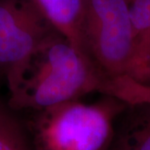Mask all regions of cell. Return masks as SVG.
Segmentation results:
<instances>
[{"label":"cell","instance_id":"cell-1","mask_svg":"<svg viewBox=\"0 0 150 150\" xmlns=\"http://www.w3.org/2000/svg\"><path fill=\"white\" fill-rule=\"evenodd\" d=\"M8 104L18 112L46 108L101 91L106 79L91 59L59 32L5 77Z\"/></svg>","mask_w":150,"mask_h":150},{"label":"cell","instance_id":"cell-2","mask_svg":"<svg viewBox=\"0 0 150 150\" xmlns=\"http://www.w3.org/2000/svg\"><path fill=\"white\" fill-rule=\"evenodd\" d=\"M127 105L103 94L96 102L70 100L31 112L25 124L33 150H108Z\"/></svg>","mask_w":150,"mask_h":150},{"label":"cell","instance_id":"cell-3","mask_svg":"<svg viewBox=\"0 0 150 150\" xmlns=\"http://www.w3.org/2000/svg\"><path fill=\"white\" fill-rule=\"evenodd\" d=\"M79 40L106 79L127 74L134 53L129 0H84Z\"/></svg>","mask_w":150,"mask_h":150},{"label":"cell","instance_id":"cell-4","mask_svg":"<svg viewBox=\"0 0 150 150\" xmlns=\"http://www.w3.org/2000/svg\"><path fill=\"white\" fill-rule=\"evenodd\" d=\"M58 32L33 0H0V73L7 77Z\"/></svg>","mask_w":150,"mask_h":150},{"label":"cell","instance_id":"cell-5","mask_svg":"<svg viewBox=\"0 0 150 150\" xmlns=\"http://www.w3.org/2000/svg\"><path fill=\"white\" fill-rule=\"evenodd\" d=\"M108 150H150V103L127 105L116 123Z\"/></svg>","mask_w":150,"mask_h":150},{"label":"cell","instance_id":"cell-6","mask_svg":"<svg viewBox=\"0 0 150 150\" xmlns=\"http://www.w3.org/2000/svg\"><path fill=\"white\" fill-rule=\"evenodd\" d=\"M33 1L52 25L74 45L81 49L79 30L84 0Z\"/></svg>","mask_w":150,"mask_h":150},{"label":"cell","instance_id":"cell-7","mask_svg":"<svg viewBox=\"0 0 150 150\" xmlns=\"http://www.w3.org/2000/svg\"><path fill=\"white\" fill-rule=\"evenodd\" d=\"M134 53L127 74L150 64V0H129Z\"/></svg>","mask_w":150,"mask_h":150},{"label":"cell","instance_id":"cell-8","mask_svg":"<svg viewBox=\"0 0 150 150\" xmlns=\"http://www.w3.org/2000/svg\"><path fill=\"white\" fill-rule=\"evenodd\" d=\"M0 96V150H33L25 123Z\"/></svg>","mask_w":150,"mask_h":150},{"label":"cell","instance_id":"cell-9","mask_svg":"<svg viewBox=\"0 0 150 150\" xmlns=\"http://www.w3.org/2000/svg\"><path fill=\"white\" fill-rule=\"evenodd\" d=\"M100 93L115 97L127 104L150 103V85L140 83L127 74L107 79Z\"/></svg>","mask_w":150,"mask_h":150},{"label":"cell","instance_id":"cell-10","mask_svg":"<svg viewBox=\"0 0 150 150\" xmlns=\"http://www.w3.org/2000/svg\"><path fill=\"white\" fill-rule=\"evenodd\" d=\"M129 76L140 83L150 85V64L135 70L132 74H129Z\"/></svg>","mask_w":150,"mask_h":150}]
</instances>
